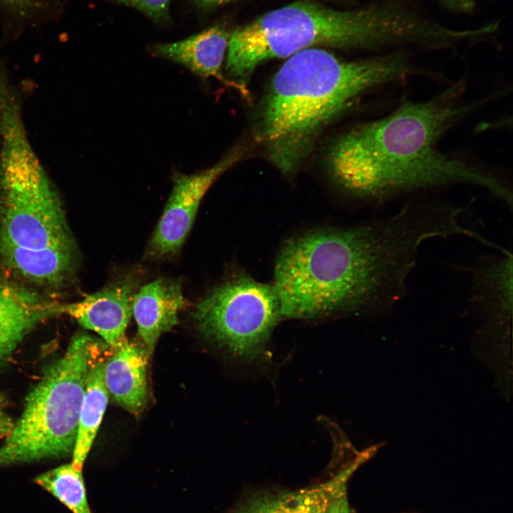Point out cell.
I'll return each mask as SVG.
<instances>
[{
    "mask_svg": "<svg viewBox=\"0 0 513 513\" xmlns=\"http://www.w3.org/2000/svg\"><path fill=\"white\" fill-rule=\"evenodd\" d=\"M243 155L242 148L237 147L209 168L175 177L172 190L149 242V256L160 259L180 252L203 197L214 182Z\"/></svg>",
    "mask_w": 513,
    "mask_h": 513,
    "instance_id": "ba28073f",
    "label": "cell"
},
{
    "mask_svg": "<svg viewBox=\"0 0 513 513\" xmlns=\"http://www.w3.org/2000/svg\"><path fill=\"white\" fill-rule=\"evenodd\" d=\"M363 455L330 479L309 487L266 493L245 502L235 513H323L327 505L366 460Z\"/></svg>",
    "mask_w": 513,
    "mask_h": 513,
    "instance_id": "5bb4252c",
    "label": "cell"
},
{
    "mask_svg": "<svg viewBox=\"0 0 513 513\" xmlns=\"http://www.w3.org/2000/svg\"><path fill=\"white\" fill-rule=\"evenodd\" d=\"M430 24L393 4L337 11L310 2H295L271 11L230 34L225 70L246 81L261 63L286 58L316 45L341 48L423 46Z\"/></svg>",
    "mask_w": 513,
    "mask_h": 513,
    "instance_id": "277c9868",
    "label": "cell"
},
{
    "mask_svg": "<svg viewBox=\"0 0 513 513\" xmlns=\"http://www.w3.org/2000/svg\"><path fill=\"white\" fill-rule=\"evenodd\" d=\"M458 229L444 202L420 200L370 222L290 237L274 270L282 318L316 319L397 302L422 244Z\"/></svg>",
    "mask_w": 513,
    "mask_h": 513,
    "instance_id": "6da1fadb",
    "label": "cell"
},
{
    "mask_svg": "<svg viewBox=\"0 0 513 513\" xmlns=\"http://www.w3.org/2000/svg\"><path fill=\"white\" fill-rule=\"evenodd\" d=\"M78 258L61 205L33 172H10L0 202V261L33 269Z\"/></svg>",
    "mask_w": 513,
    "mask_h": 513,
    "instance_id": "8992f818",
    "label": "cell"
},
{
    "mask_svg": "<svg viewBox=\"0 0 513 513\" xmlns=\"http://www.w3.org/2000/svg\"><path fill=\"white\" fill-rule=\"evenodd\" d=\"M14 422L0 405V437H5L11 430Z\"/></svg>",
    "mask_w": 513,
    "mask_h": 513,
    "instance_id": "ffe728a7",
    "label": "cell"
},
{
    "mask_svg": "<svg viewBox=\"0 0 513 513\" xmlns=\"http://www.w3.org/2000/svg\"><path fill=\"white\" fill-rule=\"evenodd\" d=\"M60 305L22 286L0 283V368L38 324L60 314Z\"/></svg>",
    "mask_w": 513,
    "mask_h": 513,
    "instance_id": "30bf717a",
    "label": "cell"
},
{
    "mask_svg": "<svg viewBox=\"0 0 513 513\" xmlns=\"http://www.w3.org/2000/svg\"><path fill=\"white\" fill-rule=\"evenodd\" d=\"M110 349L111 347L96 359L88 375L71 455V464L78 470L82 471L108 404L109 395L104 382L103 370L105 360Z\"/></svg>",
    "mask_w": 513,
    "mask_h": 513,
    "instance_id": "9a60e30c",
    "label": "cell"
},
{
    "mask_svg": "<svg viewBox=\"0 0 513 513\" xmlns=\"http://www.w3.org/2000/svg\"><path fill=\"white\" fill-rule=\"evenodd\" d=\"M467 88L466 80L450 83L428 100H404L388 115L343 133L328 155L333 182L348 195L371 202L465 184L511 207L512 190L501 178L439 147L451 128L485 101H467Z\"/></svg>",
    "mask_w": 513,
    "mask_h": 513,
    "instance_id": "7a4b0ae2",
    "label": "cell"
},
{
    "mask_svg": "<svg viewBox=\"0 0 513 513\" xmlns=\"http://www.w3.org/2000/svg\"><path fill=\"white\" fill-rule=\"evenodd\" d=\"M186 304L181 283L176 279L159 278L138 290L133 315L149 356L159 338L177 325L178 314Z\"/></svg>",
    "mask_w": 513,
    "mask_h": 513,
    "instance_id": "7c38bea8",
    "label": "cell"
},
{
    "mask_svg": "<svg viewBox=\"0 0 513 513\" xmlns=\"http://www.w3.org/2000/svg\"><path fill=\"white\" fill-rule=\"evenodd\" d=\"M403 53L346 61L326 50L299 51L272 78L254 120V138L281 173L305 162L322 133L369 91L429 76Z\"/></svg>",
    "mask_w": 513,
    "mask_h": 513,
    "instance_id": "3957f363",
    "label": "cell"
},
{
    "mask_svg": "<svg viewBox=\"0 0 513 513\" xmlns=\"http://www.w3.org/2000/svg\"><path fill=\"white\" fill-rule=\"evenodd\" d=\"M447 8L456 11H467L472 7L470 0H440Z\"/></svg>",
    "mask_w": 513,
    "mask_h": 513,
    "instance_id": "44dd1931",
    "label": "cell"
},
{
    "mask_svg": "<svg viewBox=\"0 0 513 513\" xmlns=\"http://www.w3.org/2000/svg\"><path fill=\"white\" fill-rule=\"evenodd\" d=\"M148 353L144 344L125 339L112 348L104 363V382L109 396L118 405L138 415L147 399Z\"/></svg>",
    "mask_w": 513,
    "mask_h": 513,
    "instance_id": "4fadbf2b",
    "label": "cell"
},
{
    "mask_svg": "<svg viewBox=\"0 0 513 513\" xmlns=\"http://www.w3.org/2000/svg\"><path fill=\"white\" fill-rule=\"evenodd\" d=\"M192 316L204 337L245 362L264 358L282 318L273 284L258 281L245 271L232 274L209 291Z\"/></svg>",
    "mask_w": 513,
    "mask_h": 513,
    "instance_id": "52a82bcc",
    "label": "cell"
},
{
    "mask_svg": "<svg viewBox=\"0 0 513 513\" xmlns=\"http://www.w3.org/2000/svg\"><path fill=\"white\" fill-rule=\"evenodd\" d=\"M137 278L129 276L115 281L83 299L61 304L60 314L76 319L85 328L97 333L110 347L120 346L133 316Z\"/></svg>",
    "mask_w": 513,
    "mask_h": 513,
    "instance_id": "9c48e42d",
    "label": "cell"
},
{
    "mask_svg": "<svg viewBox=\"0 0 513 513\" xmlns=\"http://www.w3.org/2000/svg\"><path fill=\"white\" fill-rule=\"evenodd\" d=\"M134 7L156 22L166 21L169 17L170 0H115Z\"/></svg>",
    "mask_w": 513,
    "mask_h": 513,
    "instance_id": "ac0fdd59",
    "label": "cell"
},
{
    "mask_svg": "<svg viewBox=\"0 0 513 513\" xmlns=\"http://www.w3.org/2000/svg\"><path fill=\"white\" fill-rule=\"evenodd\" d=\"M198 4L204 6H212L224 2H227L230 0H195Z\"/></svg>",
    "mask_w": 513,
    "mask_h": 513,
    "instance_id": "7402d4cb",
    "label": "cell"
},
{
    "mask_svg": "<svg viewBox=\"0 0 513 513\" xmlns=\"http://www.w3.org/2000/svg\"><path fill=\"white\" fill-rule=\"evenodd\" d=\"M61 7L57 0H0V9L7 17L31 26L57 17Z\"/></svg>",
    "mask_w": 513,
    "mask_h": 513,
    "instance_id": "e0dca14e",
    "label": "cell"
},
{
    "mask_svg": "<svg viewBox=\"0 0 513 513\" xmlns=\"http://www.w3.org/2000/svg\"><path fill=\"white\" fill-rule=\"evenodd\" d=\"M110 346L78 333L43 370L0 447V466L72 455L89 370Z\"/></svg>",
    "mask_w": 513,
    "mask_h": 513,
    "instance_id": "5b68a950",
    "label": "cell"
},
{
    "mask_svg": "<svg viewBox=\"0 0 513 513\" xmlns=\"http://www.w3.org/2000/svg\"><path fill=\"white\" fill-rule=\"evenodd\" d=\"M229 36L226 29L214 26L179 41L155 44L150 51L184 66L201 78H216L248 98L249 92L246 85L228 81L222 73Z\"/></svg>",
    "mask_w": 513,
    "mask_h": 513,
    "instance_id": "8fae6325",
    "label": "cell"
},
{
    "mask_svg": "<svg viewBox=\"0 0 513 513\" xmlns=\"http://www.w3.org/2000/svg\"><path fill=\"white\" fill-rule=\"evenodd\" d=\"M35 482L55 497L73 513H92L88 504L82 471L71 463L39 475Z\"/></svg>",
    "mask_w": 513,
    "mask_h": 513,
    "instance_id": "2e32d148",
    "label": "cell"
},
{
    "mask_svg": "<svg viewBox=\"0 0 513 513\" xmlns=\"http://www.w3.org/2000/svg\"><path fill=\"white\" fill-rule=\"evenodd\" d=\"M347 487L348 484L337 492L323 513H353L348 502Z\"/></svg>",
    "mask_w": 513,
    "mask_h": 513,
    "instance_id": "d6986e66",
    "label": "cell"
}]
</instances>
